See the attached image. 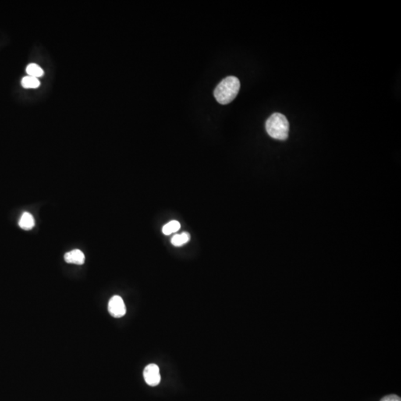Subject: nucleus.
Listing matches in <instances>:
<instances>
[{
  "instance_id": "423d86ee",
  "label": "nucleus",
  "mask_w": 401,
  "mask_h": 401,
  "mask_svg": "<svg viewBox=\"0 0 401 401\" xmlns=\"http://www.w3.org/2000/svg\"><path fill=\"white\" fill-rule=\"evenodd\" d=\"M35 225V221L33 218V216L29 213H24L21 216L20 219L19 221V225L22 229L25 231H30L34 227Z\"/></svg>"
},
{
  "instance_id": "39448f33",
  "label": "nucleus",
  "mask_w": 401,
  "mask_h": 401,
  "mask_svg": "<svg viewBox=\"0 0 401 401\" xmlns=\"http://www.w3.org/2000/svg\"><path fill=\"white\" fill-rule=\"evenodd\" d=\"M64 260L67 263L81 265L85 262L84 253L80 250H73L68 252L64 256Z\"/></svg>"
},
{
  "instance_id": "20e7f679",
  "label": "nucleus",
  "mask_w": 401,
  "mask_h": 401,
  "mask_svg": "<svg viewBox=\"0 0 401 401\" xmlns=\"http://www.w3.org/2000/svg\"><path fill=\"white\" fill-rule=\"evenodd\" d=\"M145 382L150 386H156L161 383L159 367L156 364L148 365L143 371Z\"/></svg>"
},
{
  "instance_id": "0eeeda50",
  "label": "nucleus",
  "mask_w": 401,
  "mask_h": 401,
  "mask_svg": "<svg viewBox=\"0 0 401 401\" xmlns=\"http://www.w3.org/2000/svg\"><path fill=\"white\" fill-rule=\"evenodd\" d=\"M21 83H22V87L25 89H37L40 86V82L38 78L31 76L24 77L22 78Z\"/></svg>"
},
{
  "instance_id": "7ed1b4c3",
  "label": "nucleus",
  "mask_w": 401,
  "mask_h": 401,
  "mask_svg": "<svg viewBox=\"0 0 401 401\" xmlns=\"http://www.w3.org/2000/svg\"><path fill=\"white\" fill-rule=\"evenodd\" d=\"M108 310L109 314L115 318H121L126 314V308L124 302L120 296H114L108 302Z\"/></svg>"
},
{
  "instance_id": "f257e3e1",
  "label": "nucleus",
  "mask_w": 401,
  "mask_h": 401,
  "mask_svg": "<svg viewBox=\"0 0 401 401\" xmlns=\"http://www.w3.org/2000/svg\"><path fill=\"white\" fill-rule=\"evenodd\" d=\"M240 89V81L236 77L229 76L221 80L214 91V96L220 104L225 105L236 98Z\"/></svg>"
},
{
  "instance_id": "f03ea898",
  "label": "nucleus",
  "mask_w": 401,
  "mask_h": 401,
  "mask_svg": "<svg viewBox=\"0 0 401 401\" xmlns=\"http://www.w3.org/2000/svg\"><path fill=\"white\" fill-rule=\"evenodd\" d=\"M266 131L273 139L283 140L288 139L289 122L285 115L274 113L266 121Z\"/></svg>"
},
{
  "instance_id": "9d476101",
  "label": "nucleus",
  "mask_w": 401,
  "mask_h": 401,
  "mask_svg": "<svg viewBox=\"0 0 401 401\" xmlns=\"http://www.w3.org/2000/svg\"><path fill=\"white\" fill-rule=\"evenodd\" d=\"M180 223L178 221H170L169 223H167V225L163 227V233L165 234V235H170L173 232H177L178 230L180 229Z\"/></svg>"
},
{
  "instance_id": "1a4fd4ad",
  "label": "nucleus",
  "mask_w": 401,
  "mask_h": 401,
  "mask_svg": "<svg viewBox=\"0 0 401 401\" xmlns=\"http://www.w3.org/2000/svg\"><path fill=\"white\" fill-rule=\"evenodd\" d=\"M189 239H190L189 234L187 233V232H183V233L182 234H177V235H175V236L172 238L171 242H172V244L174 245V246L179 247V246H182V245H185V244H186V242H189Z\"/></svg>"
},
{
  "instance_id": "6e6552de",
  "label": "nucleus",
  "mask_w": 401,
  "mask_h": 401,
  "mask_svg": "<svg viewBox=\"0 0 401 401\" xmlns=\"http://www.w3.org/2000/svg\"><path fill=\"white\" fill-rule=\"evenodd\" d=\"M26 72H27L29 76L33 77L36 78L43 77V75H44V72H43L41 67L39 66L38 65L35 63L29 64L26 67Z\"/></svg>"
},
{
  "instance_id": "9b49d317",
  "label": "nucleus",
  "mask_w": 401,
  "mask_h": 401,
  "mask_svg": "<svg viewBox=\"0 0 401 401\" xmlns=\"http://www.w3.org/2000/svg\"><path fill=\"white\" fill-rule=\"evenodd\" d=\"M381 401H401V399L398 395H390L383 398Z\"/></svg>"
}]
</instances>
